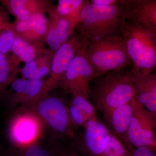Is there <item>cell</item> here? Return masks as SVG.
<instances>
[{
    "instance_id": "obj_1",
    "label": "cell",
    "mask_w": 156,
    "mask_h": 156,
    "mask_svg": "<svg viewBox=\"0 0 156 156\" xmlns=\"http://www.w3.org/2000/svg\"><path fill=\"white\" fill-rule=\"evenodd\" d=\"M119 35L125 41L133 69L148 75L156 66V27L137 25L122 18Z\"/></svg>"
},
{
    "instance_id": "obj_2",
    "label": "cell",
    "mask_w": 156,
    "mask_h": 156,
    "mask_svg": "<svg viewBox=\"0 0 156 156\" xmlns=\"http://www.w3.org/2000/svg\"><path fill=\"white\" fill-rule=\"evenodd\" d=\"M92 82L89 100L104 117L114 109L131 102L134 95L131 81L122 70L109 72Z\"/></svg>"
},
{
    "instance_id": "obj_3",
    "label": "cell",
    "mask_w": 156,
    "mask_h": 156,
    "mask_svg": "<svg viewBox=\"0 0 156 156\" xmlns=\"http://www.w3.org/2000/svg\"><path fill=\"white\" fill-rule=\"evenodd\" d=\"M26 111L34 112L50 131L51 146L75 138L78 130L71 120L68 101L64 98L48 95Z\"/></svg>"
},
{
    "instance_id": "obj_4",
    "label": "cell",
    "mask_w": 156,
    "mask_h": 156,
    "mask_svg": "<svg viewBox=\"0 0 156 156\" xmlns=\"http://www.w3.org/2000/svg\"><path fill=\"white\" fill-rule=\"evenodd\" d=\"M81 16L82 22L76 29L79 35L89 43H96L119 35L122 19L121 3L118 5L112 6L97 5L89 3L83 8Z\"/></svg>"
},
{
    "instance_id": "obj_5",
    "label": "cell",
    "mask_w": 156,
    "mask_h": 156,
    "mask_svg": "<svg viewBox=\"0 0 156 156\" xmlns=\"http://www.w3.org/2000/svg\"><path fill=\"white\" fill-rule=\"evenodd\" d=\"M86 55L95 70V78L109 72L122 70L132 63L120 35L96 43L88 42Z\"/></svg>"
},
{
    "instance_id": "obj_6",
    "label": "cell",
    "mask_w": 156,
    "mask_h": 156,
    "mask_svg": "<svg viewBox=\"0 0 156 156\" xmlns=\"http://www.w3.org/2000/svg\"><path fill=\"white\" fill-rule=\"evenodd\" d=\"M132 115L127 134V148L147 147L156 152V113L148 111L135 95L131 100Z\"/></svg>"
},
{
    "instance_id": "obj_7",
    "label": "cell",
    "mask_w": 156,
    "mask_h": 156,
    "mask_svg": "<svg viewBox=\"0 0 156 156\" xmlns=\"http://www.w3.org/2000/svg\"><path fill=\"white\" fill-rule=\"evenodd\" d=\"M88 42L71 62L57 88L71 95H80L89 99L91 82L95 78V70L87 59L86 50Z\"/></svg>"
},
{
    "instance_id": "obj_8",
    "label": "cell",
    "mask_w": 156,
    "mask_h": 156,
    "mask_svg": "<svg viewBox=\"0 0 156 156\" xmlns=\"http://www.w3.org/2000/svg\"><path fill=\"white\" fill-rule=\"evenodd\" d=\"M87 41L80 35H73L56 51L52 59L49 74L50 76L44 81L41 91L30 109L49 95L53 89L57 88L59 81L64 75L71 62Z\"/></svg>"
},
{
    "instance_id": "obj_9",
    "label": "cell",
    "mask_w": 156,
    "mask_h": 156,
    "mask_svg": "<svg viewBox=\"0 0 156 156\" xmlns=\"http://www.w3.org/2000/svg\"><path fill=\"white\" fill-rule=\"evenodd\" d=\"M44 129L41 121L34 112H14L8 124V136L12 146H25L39 143Z\"/></svg>"
},
{
    "instance_id": "obj_10",
    "label": "cell",
    "mask_w": 156,
    "mask_h": 156,
    "mask_svg": "<svg viewBox=\"0 0 156 156\" xmlns=\"http://www.w3.org/2000/svg\"><path fill=\"white\" fill-rule=\"evenodd\" d=\"M71 144L80 156H104L109 131L106 124L98 120L80 128Z\"/></svg>"
},
{
    "instance_id": "obj_11",
    "label": "cell",
    "mask_w": 156,
    "mask_h": 156,
    "mask_svg": "<svg viewBox=\"0 0 156 156\" xmlns=\"http://www.w3.org/2000/svg\"><path fill=\"white\" fill-rule=\"evenodd\" d=\"M44 81L23 78L15 79L11 84V93L6 99L9 108L13 112L29 108L41 91Z\"/></svg>"
},
{
    "instance_id": "obj_12",
    "label": "cell",
    "mask_w": 156,
    "mask_h": 156,
    "mask_svg": "<svg viewBox=\"0 0 156 156\" xmlns=\"http://www.w3.org/2000/svg\"><path fill=\"white\" fill-rule=\"evenodd\" d=\"M121 5L126 21L156 27V0H121Z\"/></svg>"
},
{
    "instance_id": "obj_13",
    "label": "cell",
    "mask_w": 156,
    "mask_h": 156,
    "mask_svg": "<svg viewBox=\"0 0 156 156\" xmlns=\"http://www.w3.org/2000/svg\"><path fill=\"white\" fill-rule=\"evenodd\" d=\"M138 101L151 112L156 113V74L143 75L132 69L126 72Z\"/></svg>"
},
{
    "instance_id": "obj_14",
    "label": "cell",
    "mask_w": 156,
    "mask_h": 156,
    "mask_svg": "<svg viewBox=\"0 0 156 156\" xmlns=\"http://www.w3.org/2000/svg\"><path fill=\"white\" fill-rule=\"evenodd\" d=\"M53 8L48 14V29L44 42L54 53L73 35L76 29L68 20L58 16Z\"/></svg>"
},
{
    "instance_id": "obj_15",
    "label": "cell",
    "mask_w": 156,
    "mask_h": 156,
    "mask_svg": "<svg viewBox=\"0 0 156 156\" xmlns=\"http://www.w3.org/2000/svg\"><path fill=\"white\" fill-rule=\"evenodd\" d=\"M0 2L17 20L49 13L55 7L52 1L49 0H0Z\"/></svg>"
},
{
    "instance_id": "obj_16",
    "label": "cell",
    "mask_w": 156,
    "mask_h": 156,
    "mask_svg": "<svg viewBox=\"0 0 156 156\" xmlns=\"http://www.w3.org/2000/svg\"><path fill=\"white\" fill-rule=\"evenodd\" d=\"M132 115L131 101L113 110L104 117L109 131L127 148V134Z\"/></svg>"
},
{
    "instance_id": "obj_17",
    "label": "cell",
    "mask_w": 156,
    "mask_h": 156,
    "mask_svg": "<svg viewBox=\"0 0 156 156\" xmlns=\"http://www.w3.org/2000/svg\"><path fill=\"white\" fill-rule=\"evenodd\" d=\"M69 111L73 125L77 130L86 128L98 120L96 109L89 99L80 95H72L68 101Z\"/></svg>"
},
{
    "instance_id": "obj_18",
    "label": "cell",
    "mask_w": 156,
    "mask_h": 156,
    "mask_svg": "<svg viewBox=\"0 0 156 156\" xmlns=\"http://www.w3.org/2000/svg\"><path fill=\"white\" fill-rule=\"evenodd\" d=\"M55 53L49 50L26 63L20 71L22 78L27 80H43V78L50 73Z\"/></svg>"
},
{
    "instance_id": "obj_19",
    "label": "cell",
    "mask_w": 156,
    "mask_h": 156,
    "mask_svg": "<svg viewBox=\"0 0 156 156\" xmlns=\"http://www.w3.org/2000/svg\"><path fill=\"white\" fill-rule=\"evenodd\" d=\"M49 50L45 48L43 43H30L15 37L11 51L20 61L27 63Z\"/></svg>"
},
{
    "instance_id": "obj_20",
    "label": "cell",
    "mask_w": 156,
    "mask_h": 156,
    "mask_svg": "<svg viewBox=\"0 0 156 156\" xmlns=\"http://www.w3.org/2000/svg\"><path fill=\"white\" fill-rule=\"evenodd\" d=\"M89 3L88 0H58L54 11L58 16L68 20L76 29L82 22L81 11Z\"/></svg>"
},
{
    "instance_id": "obj_21",
    "label": "cell",
    "mask_w": 156,
    "mask_h": 156,
    "mask_svg": "<svg viewBox=\"0 0 156 156\" xmlns=\"http://www.w3.org/2000/svg\"><path fill=\"white\" fill-rule=\"evenodd\" d=\"M20 60L14 54L10 57L0 53V95L15 80L20 73L19 68Z\"/></svg>"
},
{
    "instance_id": "obj_22",
    "label": "cell",
    "mask_w": 156,
    "mask_h": 156,
    "mask_svg": "<svg viewBox=\"0 0 156 156\" xmlns=\"http://www.w3.org/2000/svg\"><path fill=\"white\" fill-rule=\"evenodd\" d=\"M48 20L44 14H38L25 20H16L14 23H7L3 26V29L11 31L15 37H19L37 26L47 22Z\"/></svg>"
},
{
    "instance_id": "obj_23",
    "label": "cell",
    "mask_w": 156,
    "mask_h": 156,
    "mask_svg": "<svg viewBox=\"0 0 156 156\" xmlns=\"http://www.w3.org/2000/svg\"><path fill=\"white\" fill-rule=\"evenodd\" d=\"M6 156H52V154L50 148L37 143L25 146H11Z\"/></svg>"
},
{
    "instance_id": "obj_24",
    "label": "cell",
    "mask_w": 156,
    "mask_h": 156,
    "mask_svg": "<svg viewBox=\"0 0 156 156\" xmlns=\"http://www.w3.org/2000/svg\"><path fill=\"white\" fill-rule=\"evenodd\" d=\"M104 156H132L122 142L109 131L108 143Z\"/></svg>"
},
{
    "instance_id": "obj_25",
    "label": "cell",
    "mask_w": 156,
    "mask_h": 156,
    "mask_svg": "<svg viewBox=\"0 0 156 156\" xmlns=\"http://www.w3.org/2000/svg\"><path fill=\"white\" fill-rule=\"evenodd\" d=\"M15 38L11 31L2 29L0 31V53L7 56L12 50Z\"/></svg>"
},
{
    "instance_id": "obj_26",
    "label": "cell",
    "mask_w": 156,
    "mask_h": 156,
    "mask_svg": "<svg viewBox=\"0 0 156 156\" xmlns=\"http://www.w3.org/2000/svg\"><path fill=\"white\" fill-rule=\"evenodd\" d=\"M50 149L52 156H80L70 141L51 146Z\"/></svg>"
},
{
    "instance_id": "obj_27",
    "label": "cell",
    "mask_w": 156,
    "mask_h": 156,
    "mask_svg": "<svg viewBox=\"0 0 156 156\" xmlns=\"http://www.w3.org/2000/svg\"><path fill=\"white\" fill-rule=\"evenodd\" d=\"M131 153L132 156H156V152L146 146L135 148Z\"/></svg>"
},
{
    "instance_id": "obj_28",
    "label": "cell",
    "mask_w": 156,
    "mask_h": 156,
    "mask_svg": "<svg viewBox=\"0 0 156 156\" xmlns=\"http://www.w3.org/2000/svg\"><path fill=\"white\" fill-rule=\"evenodd\" d=\"M90 3L97 5L112 6L120 5V0H92Z\"/></svg>"
},
{
    "instance_id": "obj_29",
    "label": "cell",
    "mask_w": 156,
    "mask_h": 156,
    "mask_svg": "<svg viewBox=\"0 0 156 156\" xmlns=\"http://www.w3.org/2000/svg\"><path fill=\"white\" fill-rule=\"evenodd\" d=\"M8 11H5L3 8L0 7V31L4 25L8 22Z\"/></svg>"
}]
</instances>
